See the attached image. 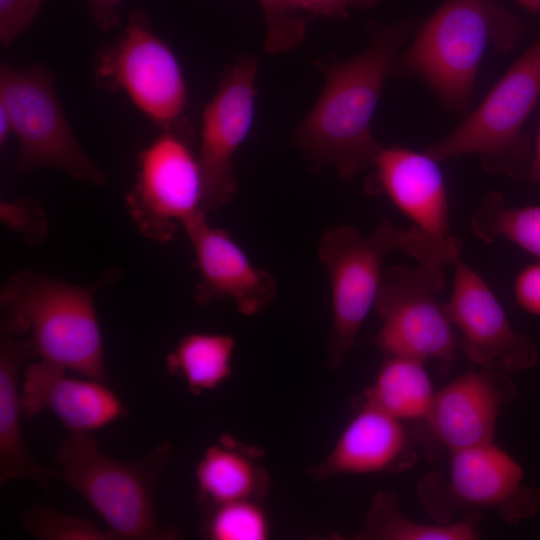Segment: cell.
I'll return each instance as SVG.
<instances>
[{
    "label": "cell",
    "mask_w": 540,
    "mask_h": 540,
    "mask_svg": "<svg viewBox=\"0 0 540 540\" xmlns=\"http://www.w3.org/2000/svg\"><path fill=\"white\" fill-rule=\"evenodd\" d=\"M516 303L529 314L540 316V260L529 264L514 282Z\"/></svg>",
    "instance_id": "cell-30"
},
{
    "label": "cell",
    "mask_w": 540,
    "mask_h": 540,
    "mask_svg": "<svg viewBox=\"0 0 540 540\" xmlns=\"http://www.w3.org/2000/svg\"><path fill=\"white\" fill-rule=\"evenodd\" d=\"M171 452V443H163L142 459L123 461L104 455L90 433L69 432L55 461L59 478L90 504L117 540L172 539L179 533L162 529L155 510L157 482Z\"/></svg>",
    "instance_id": "cell-5"
},
{
    "label": "cell",
    "mask_w": 540,
    "mask_h": 540,
    "mask_svg": "<svg viewBox=\"0 0 540 540\" xmlns=\"http://www.w3.org/2000/svg\"><path fill=\"white\" fill-rule=\"evenodd\" d=\"M203 521V536L211 540H264L270 525L263 501L239 500L212 507Z\"/></svg>",
    "instance_id": "cell-25"
},
{
    "label": "cell",
    "mask_w": 540,
    "mask_h": 540,
    "mask_svg": "<svg viewBox=\"0 0 540 540\" xmlns=\"http://www.w3.org/2000/svg\"><path fill=\"white\" fill-rule=\"evenodd\" d=\"M36 357L27 336L0 329V483L17 478H29L43 489L59 472L37 463L25 445L21 417L20 375L26 363Z\"/></svg>",
    "instance_id": "cell-19"
},
{
    "label": "cell",
    "mask_w": 540,
    "mask_h": 540,
    "mask_svg": "<svg viewBox=\"0 0 540 540\" xmlns=\"http://www.w3.org/2000/svg\"><path fill=\"white\" fill-rule=\"evenodd\" d=\"M115 277L110 271L83 286L34 270L15 272L1 288V327L29 337L40 360L106 382L95 295Z\"/></svg>",
    "instance_id": "cell-2"
},
{
    "label": "cell",
    "mask_w": 540,
    "mask_h": 540,
    "mask_svg": "<svg viewBox=\"0 0 540 540\" xmlns=\"http://www.w3.org/2000/svg\"><path fill=\"white\" fill-rule=\"evenodd\" d=\"M235 340L231 335L194 332L183 336L166 356V369L181 378L188 391H211L232 374Z\"/></svg>",
    "instance_id": "cell-23"
},
{
    "label": "cell",
    "mask_w": 540,
    "mask_h": 540,
    "mask_svg": "<svg viewBox=\"0 0 540 540\" xmlns=\"http://www.w3.org/2000/svg\"><path fill=\"white\" fill-rule=\"evenodd\" d=\"M66 372L40 359L24 367L20 395L23 416L34 417L49 408L69 432L90 433L126 415L123 402L106 382L73 378Z\"/></svg>",
    "instance_id": "cell-17"
},
{
    "label": "cell",
    "mask_w": 540,
    "mask_h": 540,
    "mask_svg": "<svg viewBox=\"0 0 540 540\" xmlns=\"http://www.w3.org/2000/svg\"><path fill=\"white\" fill-rule=\"evenodd\" d=\"M92 66L99 88L124 92L162 130L178 128L188 102L184 75L145 12L130 13L122 33L100 48Z\"/></svg>",
    "instance_id": "cell-9"
},
{
    "label": "cell",
    "mask_w": 540,
    "mask_h": 540,
    "mask_svg": "<svg viewBox=\"0 0 540 540\" xmlns=\"http://www.w3.org/2000/svg\"><path fill=\"white\" fill-rule=\"evenodd\" d=\"M411 25H368L366 47L348 60L317 58L324 86L315 105L293 132V144L313 172L333 167L343 180L374 165L382 148L373 136L372 118L387 76Z\"/></svg>",
    "instance_id": "cell-1"
},
{
    "label": "cell",
    "mask_w": 540,
    "mask_h": 540,
    "mask_svg": "<svg viewBox=\"0 0 540 540\" xmlns=\"http://www.w3.org/2000/svg\"><path fill=\"white\" fill-rule=\"evenodd\" d=\"M424 362L391 356L373 381L353 402L370 404L402 421L425 420L435 391Z\"/></svg>",
    "instance_id": "cell-21"
},
{
    "label": "cell",
    "mask_w": 540,
    "mask_h": 540,
    "mask_svg": "<svg viewBox=\"0 0 540 540\" xmlns=\"http://www.w3.org/2000/svg\"><path fill=\"white\" fill-rule=\"evenodd\" d=\"M266 22L264 49L271 55L288 52L299 46L306 36V20L295 11L289 0H259Z\"/></svg>",
    "instance_id": "cell-27"
},
{
    "label": "cell",
    "mask_w": 540,
    "mask_h": 540,
    "mask_svg": "<svg viewBox=\"0 0 540 540\" xmlns=\"http://www.w3.org/2000/svg\"><path fill=\"white\" fill-rule=\"evenodd\" d=\"M540 98V36L518 58L479 107L424 152L439 161L479 154L484 168L517 179L527 175L530 144L523 125Z\"/></svg>",
    "instance_id": "cell-6"
},
{
    "label": "cell",
    "mask_w": 540,
    "mask_h": 540,
    "mask_svg": "<svg viewBox=\"0 0 540 540\" xmlns=\"http://www.w3.org/2000/svg\"><path fill=\"white\" fill-rule=\"evenodd\" d=\"M479 514L447 523L428 524L409 518L399 497L387 491L372 498L364 525L356 535L360 540H474L480 537Z\"/></svg>",
    "instance_id": "cell-22"
},
{
    "label": "cell",
    "mask_w": 540,
    "mask_h": 540,
    "mask_svg": "<svg viewBox=\"0 0 540 540\" xmlns=\"http://www.w3.org/2000/svg\"><path fill=\"white\" fill-rule=\"evenodd\" d=\"M45 0H0V44L10 46L34 22Z\"/></svg>",
    "instance_id": "cell-29"
},
{
    "label": "cell",
    "mask_w": 540,
    "mask_h": 540,
    "mask_svg": "<svg viewBox=\"0 0 540 540\" xmlns=\"http://www.w3.org/2000/svg\"><path fill=\"white\" fill-rule=\"evenodd\" d=\"M522 3L532 9H538L540 7V0H521Z\"/></svg>",
    "instance_id": "cell-35"
},
{
    "label": "cell",
    "mask_w": 540,
    "mask_h": 540,
    "mask_svg": "<svg viewBox=\"0 0 540 540\" xmlns=\"http://www.w3.org/2000/svg\"><path fill=\"white\" fill-rule=\"evenodd\" d=\"M521 37L518 19L496 0H446L398 57L393 72L420 76L445 106L466 115L488 44L507 52Z\"/></svg>",
    "instance_id": "cell-4"
},
{
    "label": "cell",
    "mask_w": 540,
    "mask_h": 540,
    "mask_svg": "<svg viewBox=\"0 0 540 540\" xmlns=\"http://www.w3.org/2000/svg\"><path fill=\"white\" fill-rule=\"evenodd\" d=\"M0 106L8 113L18 141L16 173L54 169L94 186L106 181L88 156L67 119L55 76L41 64L0 65Z\"/></svg>",
    "instance_id": "cell-7"
},
{
    "label": "cell",
    "mask_w": 540,
    "mask_h": 540,
    "mask_svg": "<svg viewBox=\"0 0 540 540\" xmlns=\"http://www.w3.org/2000/svg\"><path fill=\"white\" fill-rule=\"evenodd\" d=\"M354 415L327 457L309 470L320 481L337 475L399 473L418 455L404 422L367 404L353 402Z\"/></svg>",
    "instance_id": "cell-16"
},
{
    "label": "cell",
    "mask_w": 540,
    "mask_h": 540,
    "mask_svg": "<svg viewBox=\"0 0 540 540\" xmlns=\"http://www.w3.org/2000/svg\"><path fill=\"white\" fill-rule=\"evenodd\" d=\"M443 269L425 264L384 268L374 303L382 324L372 339L384 357L443 364L454 359L460 341L438 300Z\"/></svg>",
    "instance_id": "cell-10"
},
{
    "label": "cell",
    "mask_w": 540,
    "mask_h": 540,
    "mask_svg": "<svg viewBox=\"0 0 540 540\" xmlns=\"http://www.w3.org/2000/svg\"><path fill=\"white\" fill-rule=\"evenodd\" d=\"M517 390L507 373L492 367L469 370L435 393L424 420L450 452L494 441L502 406Z\"/></svg>",
    "instance_id": "cell-15"
},
{
    "label": "cell",
    "mask_w": 540,
    "mask_h": 540,
    "mask_svg": "<svg viewBox=\"0 0 540 540\" xmlns=\"http://www.w3.org/2000/svg\"><path fill=\"white\" fill-rule=\"evenodd\" d=\"M23 525L42 540H117L110 530H100L90 520L43 506H35L26 512Z\"/></svg>",
    "instance_id": "cell-26"
},
{
    "label": "cell",
    "mask_w": 540,
    "mask_h": 540,
    "mask_svg": "<svg viewBox=\"0 0 540 540\" xmlns=\"http://www.w3.org/2000/svg\"><path fill=\"white\" fill-rule=\"evenodd\" d=\"M182 229L192 246L199 272L194 292L197 304L229 300L247 316L270 304L277 293L274 277L252 264L228 231L212 226L206 211L185 221Z\"/></svg>",
    "instance_id": "cell-14"
},
{
    "label": "cell",
    "mask_w": 540,
    "mask_h": 540,
    "mask_svg": "<svg viewBox=\"0 0 540 540\" xmlns=\"http://www.w3.org/2000/svg\"><path fill=\"white\" fill-rule=\"evenodd\" d=\"M13 133L12 123L6 110L0 106V145L3 146Z\"/></svg>",
    "instance_id": "cell-34"
},
{
    "label": "cell",
    "mask_w": 540,
    "mask_h": 540,
    "mask_svg": "<svg viewBox=\"0 0 540 540\" xmlns=\"http://www.w3.org/2000/svg\"><path fill=\"white\" fill-rule=\"evenodd\" d=\"M438 161L408 148L382 147L374 167L382 190L417 229L449 245L461 244L452 236L448 197Z\"/></svg>",
    "instance_id": "cell-18"
},
{
    "label": "cell",
    "mask_w": 540,
    "mask_h": 540,
    "mask_svg": "<svg viewBox=\"0 0 540 540\" xmlns=\"http://www.w3.org/2000/svg\"><path fill=\"white\" fill-rule=\"evenodd\" d=\"M451 297L445 311L461 333L460 346L479 367L517 374L535 366L536 345L511 326L485 280L460 258L456 260Z\"/></svg>",
    "instance_id": "cell-13"
},
{
    "label": "cell",
    "mask_w": 540,
    "mask_h": 540,
    "mask_svg": "<svg viewBox=\"0 0 540 540\" xmlns=\"http://www.w3.org/2000/svg\"><path fill=\"white\" fill-rule=\"evenodd\" d=\"M450 453L447 476L430 472L417 489L436 522H451L459 511L493 510L517 524L539 510L540 491L524 483L521 465L494 441Z\"/></svg>",
    "instance_id": "cell-8"
},
{
    "label": "cell",
    "mask_w": 540,
    "mask_h": 540,
    "mask_svg": "<svg viewBox=\"0 0 540 540\" xmlns=\"http://www.w3.org/2000/svg\"><path fill=\"white\" fill-rule=\"evenodd\" d=\"M405 253L419 264L446 267L460 258L461 244L439 242L415 226L401 228L382 219L369 235L340 224L318 241V258L328 272L332 326L327 345L328 362L339 368L353 348L375 299L383 264L391 252Z\"/></svg>",
    "instance_id": "cell-3"
},
{
    "label": "cell",
    "mask_w": 540,
    "mask_h": 540,
    "mask_svg": "<svg viewBox=\"0 0 540 540\" xmlns=\"http://www.w3.org/2000/svg\"><path fill=\"white\" fill-rule=\"evenodd\" d=\"M289 2L295 11H306L313 17L347 18L349 9H370L375 7L380 0H289Z\"/></svg>",
    "instance_id": "cell-31"
},
{
    "label": "cell",
    "mask_w": 540,
    "mask_h": 540,
    "mask_svg": "<svg viewBox=\"0 0 540 540\" xmlns=\"http://www.w3.org/2000/svg\"><path fill=\"white\" fill-rule=\"evenodd\" d=\"M260 447L247 445L229 434L210 445L198 461L195 478L198 497L206 510L233 501H265L270 477Z\"/></svg>",
    "instance_id": "cell-20"
},
{
    "label": "cell",
    "mask_w": 540,
    "mask_h": 540,
    "mask_svg": "<svg viewBox=\"0 0 540 540\" xmlns=\"http://www.w3.org/2000/svg\"><path fill=\"white\" fill-rule=\"evenodd\" d=\"M127 212L146 239L171 241L185 221L205 211L197 153L179 128L164 129L138 156Z\"/></svg>",
    "instance_id": "cell-11"
},
{
    "label": "cell",
    "mask_w": 540,
    "mask_h": 540,
    "mask_svg": "<svg viewBox=\"0 0 540 540\" xmlns=\"http://www.w3.org/2000/svg\"><path fill=\"white\" fill-rule=\"evenodd\" d=\"M122 0H87L94 25L103 32H109L120 24L118 7Z\"/></svg>",
    "instance_id": "cell-32"
},
{
    "label": "cell",
    "mask_w": 540,
    "mask_h": 540,
    "mask_svg": "<svg viewBox=\"0 0 540 540\" xmlns=\"http://www.w3.org/2000/svg\"><path fill=\"white\" fill-rule=\"evenodd\" d=\"M0 216L3 224L19 233L29 244H38L46 237V213L36 200L18 198L2 201Z\"/></svg>",
    "instance_id": "cell-28"
},
{
    "label": "cell",
    "mask_w": 540,
    "mask_h": 540,
    "mask_svg": "<svg viewBox=\"0 0 540 540\" xmlns=\"http://www.w3.org/2000/svg\"><path fill=\"white\" fill-rule=\"evenodd\" d=\"M527 179L537 185H540V125L536 140L534 156L527 173Z\"/></svg>",
    "instance_id": "cell-33"
},
{
    "label": "cell",
    "mask_w": 540,
    "mask_h": 540,
    "mask_svg": "<svg viewBox=\"0 0 540 540\" xmlns=\"http://www.w3.org/2000/svg\"><path fill=\"white\" fill-rule=\"evenodd\" d=\"M257 71L253 55H239L223 70L213 96L204 106L197 157L207 213L228 205L237 192L234 156L253 125Z\"/></svg>",
    "instance_id": "cell-12"
},
{
    "label": "cell",
    "mask_w": 540,
    "mask_h": 540,
    "mask_svg": "<svg viewBox=\"0 0 540 540\" xmlns=\"http://www.w3.org/2000/svg\"><path fill=\"white\" fill-rule=\"evenodd\" d=\"M474 235L485 243L506 239L540 260V205L510 207L490 192L471 218Z\"/></svg>",
    "instance_id": "cell-24"
}]
</instances>
